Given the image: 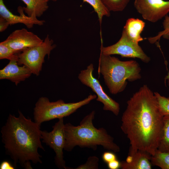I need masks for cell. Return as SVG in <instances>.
Returning a JSON list of instances; mask_svg holds the SVG:
<instances>
[{
  "label": "cell",
  "mask_w": 169,
  "mask_h": 169,
  "mask_svg": "<svg viewBox=\"0 0 169 169\" xmlns=\"http://www.w3.org/2000/svg\"><path fill=\"white\" fill-rule=\"evenodd\" d=\"M163 117L154 93L144 85L128 100L121 117L120 128L129 141V151L154 155L159 144Z\"/></svg>",
  "instance_id": "6da1fadb"
},
{
  "label": "cell",
  "mask_w": 169,
  "mask_h": 169,
  "mask_svg": "<svg viewBox=\"0 0 169 169\" xmlns=\"http://www.w3.org/2000/svg\"><path fill=\"white\" fill-rule=\"evenodd\" d=\"M18 113V117L10 114L2 127V142L15 167L19 163L25 169H32L30 161L42 163L38 150L45 151L41 141L40 125L26 118L19 110Z\"/></svg>",
  "instance_id": "7a4b0ae2"
},
{
  "label": "cell",
  "mask_w": 169,
  "mask_h": 169,
  "mask_svg": "<svg viewBox=\"0 0 169 169\" xmlns=\"http://www.w3.org/2000/svg\"><path fill=\"white\" fill-rule=\"evenodd\" d=\"M95 112L93 110L85 116L79 125L70 123L64 124L65 142L64 150L70 151L76 146L96 150L100 145L115 153L120 151V147L114 142V138L104 128L97 129L93 124Z\"/></svg>",
  "instance_id": "3957f363"
},
{
  "label": "cell",
  "mask_w": 169,
  "mask_h": 169,
  "mask_svg": "<svg viewBox=\"0 0 169 169\" xmlns=\"http://www.w3.org/2000/svg\"><path fill=\"white\" fill-rule=\"evenodd\" d=\"M98 72L103 76L110 92L116 95L123 91L127 83L140 79L141 69L134 60L122 61L111 55L100 53Z\"/></svg>",
  "instance_id": "277c9868"
},
{
  "label": "cell",
  "mask_w": 169,
  "mask_h": 169,
  "mask_svg": "<svg viewBox=\"0 0 169 169\" xmlns=\"http://www.w3.org/2000/svg\"><path fill=\"white\" fill-rule=\"evenodd\" d=\"M96 97L95 95L90 94L79 101L69 103H65L62 100L50 102L46 97H40L36 102L33 110L34 122L41 125L44 122L68 116L89 103Z\"/></svg>",
  "instance_id": "5b68a950"
},
{
  "label": "cell",
  "mask_w": 169,
  "mask_h": 169,
  "mask_svg": "<svg viewBox=\"0 0 169 169\" xmlns=\"http://www.w3.org/2000/svg\"><path fill=\"white\" fill-rule=\"evenodd\" d=\"M56 47L53 40L47 35L41 44L18 53V64L25 66L32 74L38 76L42 70L45 56L47 55L49 58L51 51Z\"/></svg>",
  "instance_id": "8992f818"
},
{
  "label": "cell",
  "mask_w": 169,
  "mask_h": 169,
  "mask_svg": "<svg viewBox=\"0 0 169 169\" xmlns=\"http://www.w3.org/2000/svg\"><path fill=\"white\" fill-rule=\"evenodd\" d=\"M100 50V53L105 55L118 54L122 57L137 58L145 63L151 60L138 43L131 39L123 29L121 36L117 42L105 47L101 45Z\"/></svg>",
  "instance_id": "52a82bcc"
},
{
  "label": "cell",
  "mask_w": 169,
  "mask_h": 169,
  "mask_svg": "<svg viewBox=\"0 0 169 169\" xmlns=\"http://www.w3.org/2000/svg\"><path fill=\"white\" fill-rule=\"evenodd\" d=\"M93 65L91 64L85 69L82 70L79 74L78 78L83 84L90 88L97 96L96 100L103 105V109L112 112L118 115L120 112L119 104L106 94L101 86L100 81L93 75Z\"/></svg>",
  "instance_id": "ba28073f"
},
{
  "label": "cell",
  "mask_w": 169,
  "mask_h": 169,
  "mask_svg": "<svg viewBox=\"0 0 169 169\" xmlns=\"http://www.w3.org/2000/svg\"><path fill=\"white\" fill-rule=\"evenodd\" d=\"M52 126L53 130L48 132L41 131L42 142L52 149L55 153L54 162L60 169H67L64 159L63 150L65 146V136L63 118L59 119Z\"/></svg>",
  "instance_id": "9c48e42d"
},
{
  "label": "cell",
  "mask_w": 169,
  "mask_h": 169,
  "mask_svg": "<svg viewBox=\"0 0 169 169\" xmlns=\"http://www.w3.org/2000/svg\"><path fill=\"white\" fill-rule=\"evenodd\" d=\"M134 6L145 20L155 23L169 12V1L135 0Z\"/></svg>",
  "instance_id": "30bf717a"
},
{
  "label": "cell",
  "mask_w": 169,
  "mask_h": 169,
  "mask_svg": "<svg viewBox=\"0 0 169 169\" xmlns=\"http://www.w3.org/2000/svg\"><path fill=\"white\" fill-rule=\"evenodd\" d=\"M43 41L37 35L25 28L13 32L2 42L17 53L41 44Z\"/></svg>",
  "instance_id": "8fae6325"
},
{
  "label": "cell",
  "mask_w": 169,
  "mask_h": 169,
  "mask_svg": "<svg viewBox=\"0 0 169 169\" xmlns=\"http://www.w3.org/2000/svg\"><path fill=\"white\" fill-rule=\"evenodd\" d=\"M18 11L20 16L15 15L9 11L6 7L3 0H0V16L5 19L9 25L22 23L25 25L28 28H32L34 24L41 25L44 24V20H38L35 17H29L23 13V8L19 6Z\"/></svg>",
  "instance_id": "7c38bea8"
},
{
  "label": "cell",
  "mask_w": 169,
  "mask_h": 169,
  "mask_svg": "<svg viewBox=\"0 0 169 169\" xmlns=\"http://www.w3.org/2000/svg\"><path fill=\"white\" fill-rule=\"evenodd\" d=\"M18 65L17 60H10L8 64L0 70V79L9 80L17 85L31 75L32 73L26 66Z\"/></svg>",
  "instance_id": "4fadbf2b"
},
{
  "label": "cell",
  "mask_w": 169,
  "mask_h": 169,
  "mask_svg": "<svg viewBox=\"0 0 169 169\" xmlns=\"http://www.w3.org/2000/svg\"><path fill=\"white\" fill-rule=\"evenodd\" d=\"M151 155L145 151L138 150L135 151H129L125 161L120 162L122 169H151Z\"/></svg>",
  "instance_id": "5bb4252c"
},
{
  "label": "cell",
  "mask_w": 169,
  "mask_h": 169,
  "mask_svg": "<svg viewBox=\"0 0 169 169\" xmlns=\"http://www.w3.org/2000/svg\"><path fill=\"white\" fill-rule=\"evenodd\" d=\"M145 26V23L141 20L130 18L127 20L123 30L131 39L139 43L143 40L141 34Z\"/></svg>",
  "instance_id": "9a60e30c"
},
{
  "label": "cell",
  "mask_w": 169,
  "mask_h": 169,
  "mask_svg": "<svg viewBox=\"0 0 169 169\" xmlns=\"http://www.w3.org/2000/svg\"><path fill=\"white\" fill-rule=\"evenodd\" d=\"M26 4L23 11L29 17H38L48 8L49 0H21Z\"/></svg>",
  "instance_id": "2e32d148"
},
{
  "label": "cell",
  "mask_w": 169,
  "mask_h": 169,
  "mask_svg": "<svg viewBox=\"0 0 169 169\" xmlns=\"http://www.w3.org/2000/svg\"><path fill=\"white\" fill-rule=\"evenodd\" d=\"M163 126L157 150L169 153V115L163 116Z\"/></svg>",
  "instance_id": "e0dca14e"
},
{
  "label": "cell",
  "mask_w": 169,
  "mask_h": 169,
  "mask_svg": "<svg viewBox=\"0 0 169 169\" xmlns=\"http://www.w3.org/2000/svg\"><path fill=\"white\" fill-rule=\"evenodd\" d=\"M151 162L152 165L162 169H169V153L157 150L155 154L151 156Z\"/></svg>",
  "instance_id": "ac0fdd59"
},
{
  "label": "cell",
  "mask_w": 169,
  "mask_h": 169,
  "mask_svg": "<svg viewBox=\"0 0 169 169\" xmlns=\"http://www.w3.org/2000/svg\"><path fill=\"white\" fill-rule=\"evenodd\" d=\"M90 4L94 8L97 14L101 26L104 16L110 17V12L104 5L101 0H83Z\"/></svg>",
  "instance_id": "d6986e66"
},
{
  "label": "cell",
  "mask_w": 169,
  "mask_h": 169,
  "mask_svg": "<svg viewBox=\"0 0 169 169\" xmlns=\"http://www.w3.org/2000/svg\"><path fill=\"white\" fill-rule=\"evenodd\" d=\"M130 0H101L102 3L110 12L123 11Z\"/></svg>",
  "instance_id": "ffe728a7"
},
{
  "label": "cell",
  "mask_w": 169,
  "mask_h": 169,
  "mask_svg": "<svg viewBox=\"0 0 169 169\" xmlns=\"http://www.w3.org/2000/svg\"><path fill=\"white\" fill-rule=\"evenodd\" d=\"M162 25L164 29L163 30L159 32L156 36L147 38L150 43L153 44L157 42V41H159L161 37L169 39V15H167L165 17Z\"/></svg>",
  "instance_id": "44dd1931"
},
{
  "label": "cell",
  "mask_w": 169,
  "mask_h": 169,
  "mask_svg": "<svg viewBox=\"0 0 169 169\" xmlns=\"http://www.w3.org/2000/svg\"><path fill=\"white\" fill-rule=\"evenodd\" d=\"M2 42L0 43V59H7L18 61V54Z\"/></svg>",
  "instance_id": "7402d4cb"
},
{
  "label": "cell",
  "mask_w": 169,
  "mask_h": 169,
  "mask_svg": "<svg viewBox=\"0 0 169 169\" xmlns=\"http://www.w3.org/2000/svg\"><path fill=\"white\" fill-rule=\"evenodd\" d=\"M154 93L162 115H169V97L162 96L157 92Z\"/></svg>",
  "instance_id": "603a6c76"
},
{
  "label": "cell",
  "mask_w": 169,
  "mask_h": 169,
  "mask_svg": "<svg viewBox=\"0 0 169 169\" xmlns=\"http://www.w3.org/2000/svg\"><path fill=\"white\" fill-rule=\"evenodd\" d=\"M99 158L95 156H89L86 162L84 164L78 166L76 169H98Z\"/></svg>",
  "instance_id": "cb8c5ba5"
},
{
  "label": "cell",
  "mask_w": 169,
  "mask_h": 169,
  "mask_svg": "<svg viewBox=\"0 0 169 169\" xmlns=\"http://www.w3.org/2000/svg\"><path fill=\"white\" fill-rule=\"evenodd\" d=\"M114 153L110 151L104 152L102 156L104 162L107 164L112 161L117 159L116 156Z\"/></svg>",
  "instance_id": "d4e9b609"
},
{
  "label": "cell",
  "mask_w": 169,
  "mask_h": 169,
  "mask_svg": "<svg viewBox=\"0 0 169 169\" xmlns=\"http://www.w3.org/2000/svg\"><path fill=\"white\" fill-rule=\"evenodd\" d=\"M107 164L108 167L110 169H118L120 168V162L117 159L109 162Z\"/></svg>",
  "instance_id": "484cf974"
},
{
  "label": "cell",
  "mask_w": 169,
  "mask_h": 169,
  "mask_svg": "<svg viewBox=\"0 0 169 169\" xmlns=\"http://www.w3.org/2000/svg\"><path fill=\"white\" fill-rule=\"evenodd\" d=\"M0 169H14L15 166L12 165L9 161H3L0 164Z\"/></svg>",
  "instance_id": "4316f807"
},
{
  "label": "cell",
  "mask_w": 169,
  "mask_h": 169,
  "mask_svg": "<svg viewBox=\"0 0 169 169\" xmlns=\"http://www.w3.org/2000/svg\"><path fill=\"white\" fill-rule=\"evenodd\" d=\"M9 25L8 22L3 18L0 17V31L2 32L6 29Z\"/></svg>",
  "instance_id": "83f0119b"
},
{
  "label": "cell",
  "mask_w": 169,
  "mask_h": 169,
  "mask_svg": "<svg viewBox=\"0 0 169 169\" xmlns=\"http://www.w3.org/2000/svg\"><path fill=\"white\" fill-rule=\"evenodd\" d=\"M165 82L167 81L168 85L169 86V72L165 78Z\"/></svg>",
  "instance_id": "f1b7e54d"
},
{
  "label": "cell",
  "mask_w": 169,
  "mask_h": 169,
  "mask_svg": "<svg viewBox=\"0 0 169 169\" xmlns=\"http://www.w3.org/2000/svg\"><path fill=\"white\" fill-rule=\"evenodd\" d=\"M49 0L52 1H54V2H55V1H56L57 0Z\"/></svg>",
  "instance_id": "f546056e"
}]
</instances>
